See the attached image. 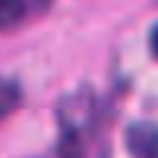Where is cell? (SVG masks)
<instances>
[{"instance_id":"2","label":"cell","mask_w":158,"mask_h":158,"mask_svg":"<svg viewBox=\"0 0 158 158\" xmlns=\"http://www.w3.org/2000/svg\"><path fill=\"white\" fill-rule=\"evenodd\" d=\"M126 151L131 153V158H158V123H131L126 128Z\"/></svg>"},{"instance_id":"5","label":"cell","mask_w":158,"mask_h":158,"mask_svg":"<svg viewBox=\"0 0 158 158\" xmlns=\"http://www.w3.org/2000/svg\"><path fill=\"white\" fill-rule=\"evenodd\" d=\"M151 49H153V54L158 57V25H156L153 32H151Z\"/></svg>"},{"instance_id":"3","label":"cell","mask_w":158,"mask_h":158,"mask_svg":"<svg viewBox=\"0 0 158 158\" xmlns=\"http://www.w3.org/2000/svg\"><path fill=\"white\" fill-rule=\"evenodd\" d=\"M27 0H0V30H10L27 17Z\"/></svg>"},{"instance_id":"4","label":"cell","mask_w":158,"mask_h":158,"mask_svg":"<svg viewBox=\"0 0 158 158\" xmlns=\"http://www.w3.org/2000/svg\"><path fill=\"white\" fill-rule=\"evenodd\" d=\"M20 101H22L20 86L12 79L0 77V121H5L10 114H15V109L20 106Z\"/></svg>"},{"instance_id":"1","label":"cell","mask_w":158,"mask_h":158,"mask_svg":"<svg viewBox=\"0 0 158 158\" xmlns=\"http://www.w3.org/2000/svg\"><path fill=\"white\" fill-rule=\"evenodd\" d=\"M94 123V96L89 91L67 96L59 106V158H86V141Z\"/></svg>"}]
</instances>
